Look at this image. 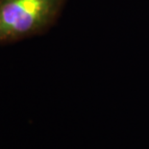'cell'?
Wrapping results in <instances>:
<instances>
[{
  "mask_svg": "<svg viewBox=\"0 0 149 149\" xmlns=\"http://www.w3.org/2000/svg\"><path fill=\"white\" fill-rule=\"evenodd\" d=\"M66 0H0V44L42 35L58 20Z\"/></svg>",
  "mask_w": 149,
  "mask_h": 149,
  "instance_id": "1",
  "label": "cell"
}]
</instances>
